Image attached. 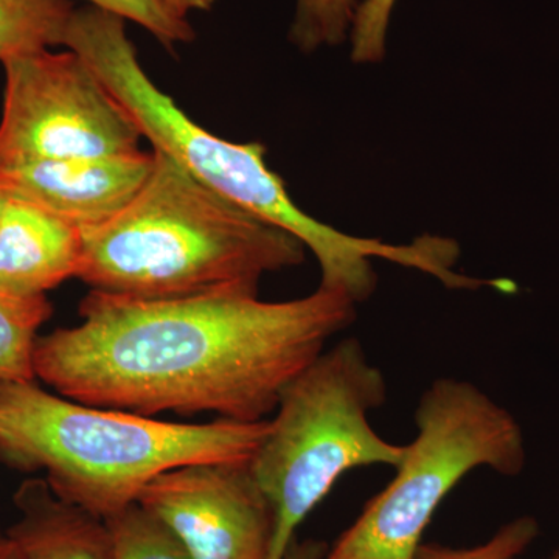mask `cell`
Masks as SVG:
<instances>
[{
	"label": "cell",
	"mask_w": 559,
	"mask_h": 559,
	"mask_svg": "<svg viewBox=\"0 0 559 559\" xmlns=\"http://www.w3.org/2000/svg\"><path fill=\"white\" fill-rule=\"evenodd\" d=\"M355 316L347 294L320 286L288 301L138 300L91 290L79 325L38 337L33 370L58 395L87 406L255 423L274 414L286 385Z\"/></svg>",
	"instance_id": "cell-1"
},
{
	"label": "cell",
	"mask_w": 559,
	"mask_h": 559,
	"mask_svg": "<svg viewBox=\"0 0 559 559\" xmlns=\"http://www.w3.org/2000/svg\"><path fill=\"white\" fill-rule=\"evenodd\" d=\"M120 212L81 229L79 277L138 300L257 296L261 278L297 266L304 242L221 197L165 151Z\"/></svg>",
	"instance_id": "cell-2"
},
{
	"label": "cell",
	"mask_w": 559,
	"mask_h": 559,
	"mask_svg": "<svg viewBox=\"0 0 559 559\" xmlns=\"http://www.w3.org/2000/svg\"><path fill=\"white\" fill-rule=\"evenodd\" d=\"M64 47L91 66L153 148L170 154L221 197L304 242L318 260L320 288L341 290L358 304L377 288L371 260H389L414 270L421 266L425 250L419 242L393 246L352 237L311 218L294 204L285 182L267 167L263 145L227 142L191 120L146 75L128 38L127 21L119 14L90 3L75 9Z\"/></svg>",
	"instance_id": "cell-3"
},
{
	"label": "cell",
	"mask_w": 559,
	"mask_h": 559,
	"mask_svg": "<svg viewBox=\"0 0 559 559\" xmlns=\"http://www.w3.org/2000/svg\"><path fill=\"white\" fill-rule=\"evenodd\" d=\"M270 419L205 425L87 406L33 381L0 382V459L44 471L55 495L106 520L154 477L193 463H250Z\"/></svg>",
	"instance_id": "cell-4"
},
{
	"label": "cell",
	"mask_w": 559,
	"mask_h": 559,
	"mask_svg": "<svg viewBox=\"0 0 559 559\" xmlns=\"http://www.w3.org/2000/svg\"><path fill=\"white\" fill-rule=\"evenodd\" d=\"M385 400L384 374L356 340L323 352L283 390L249 463L274 516L267 559H285L297 528L342 474L400 465L406 447L381 439L369 421Z\"/></svg>",
	"instance_id": "cell-5"
},
{
	"label": "cell",
	"mask_w": 559,
	"mask_h": 559,
	"mask_svg": "<svg viewBox=\"0 0 559 559\" xmlns=\"http://www.w3.org/2000/svg\"><path fill=\"white\" fill-rule=\"evenodd\" d=\"M417 439L395 479L367 503L323 559H415L441 500L477 468L518 476L525 466L520 423L471 382L441 378L426 389Z\"/></svg>",
	"instance_id": "cell-6"
},
{
	"label": "cell",
	"mask_w": 559,
	"mask_h": 559,
	"mask_svg": "<svg viewBox=\"0 0 559 559\" xmlns=\"http://www.w3.org/2000/svg\"><path fill=\"white\" fill-rule=\"evenodd\" d=\"M2 64L0 167L142 151L138 123L75 51L33 50Z\"/></svg>",
	"instance_id": "cell-7"
},
{
	"label": "cell",
	"mask_w": 559,
	"mask_h": 559,
	"mask_svg": "<svg viewBox=\"0 0 559 559\" xmlns=\"http://www.w3.org/2000/svg\"><path fill=\"white\" fill-rule=\"evenodd\" d=\"M138 502L164 522L191 559H267L274 516L249 463L165 471Z\"/></svg>",
	"instance_id": "cell-8"
},
{
	"label": "cell",
	"mask_w": 559,
	"mask_h": 559,
	"mask_svg": "<svg viewBox=\"0 0 559 559\" xmlns=\"http://www.w3.org/2000/svg\"><path fill=\"white\" fill-rule=\"evenodd\" d=\"M153 165V150L128 156L3 165L0 193L31 201L87 229L120 212L148 178Z\"/></svg>",
	"instance_id": "cell-9"
},
{
	"label": "cell",
	"mask_w": 559,
	"mask_h": 559,
	"mask_svg": "<svg viewBox=\"0 0 559 559\" xmlns=\"http://www.w3.org/2000/svg\"><path fill=\"white\" fill-rule=\"evenodd\" d=\"M5 198L0 216V293L46 296L76 277L83 257L80 227L31 201Z\"/></svg>",
	"instance_id": "cell-10"
},
{
	"label": "cell",
	"mask_w": 559,
	"mask_h": 559,
	"mask_svg": "<svg viewBox=\"0 0 559 559\" xmlns=\"http://www.w3.org/2000/svg\"><path fill=\"white\" fill-rule=\"evenodd\" d=\"M7 530L16 559H114L105 520L61 499L46 479L22 481Z\"/></svg>",
	"instance_id": "cell-11"
},
{
	"label": "cell",
	"mask_w": 559,
	"mask_h": 559,
	"mask_svg": "<svg viewBox=\"0 0 559 559\" xmlns=\"http://www.w3.org/2000/svg\"><path fill=\"white\" fill-rule=\"evenodd\" d=\"M73 11L70 0H0V61L64 46Z\"/></svg>",
	"instance_id": "cell-12"
},
{
	"label": "cell",
	"mask_w": 559,
	"mask_h": 559,
	"mask_svg": "<svg viewBox=\"0 0 559 559\" xmlns=\"http://www.w3.org/2000/svg\"><path fill=\"white\" fill-rule=\"evenodd\" d=\"M51 316L46 296L16 297L0 293V382L33 381V353L38 330Z\"/></svg>",
	"instance_id": "cell-13"
},
{
	"label": "cell",
	"mask_w": 559,
	"mask_h": 559,
	"mask_svg": "<svg viewBox=\"0 0 559 559\" xmlns=\"http://www.w3.org/2000/svg\"><path fill=\"white\" fill-rule=\"evenodd\" d=\"M105 522L112 539L114 559H191L170 528L139 502Z\"/></svg>",
	"instance_id": "cell-14"
},
{
	"label": "cell",
	"mask_w": 559,
	"mask_h": 559,
	"mask_svg": "<svg viewBox=\"0 0 559 559\" xmlns=\"http://www.w3.org/2000/svg\"><path fill=\"white\" fill-rule=\"evenodd\" d=\"M358 0H296L289 40L304 53L341 46L348 38Z\"/></svg>",
	"instance_id": "cell-15"
},
{
	"label": "cell",
	"mask_w": 559,
	"mask_h": 559,
	"mask_svg": "<svg viewBox=\"0 0 559 559\" xmlns=\"http://www.w3.org/2000/svg\"><path fill=\"white\" fill-rule=\"evenodd\" d=\"M90 5L119 14L148 31L162 46L191 43L197 36L187 17L179 16L165 0H87Z\"/></svg>",
	"instance_id": "cell-16"
},
{
	"label": "cell",
	"mask_w": 559,
	"mask_h": 559,
	"mask_svg": "<svg viewBox=\"0 0 559 559\" xmlns=\"http://www.w3.org/2000/svg\"><path fill=\"white\" fill-rule=\"evenodd\" d=\"M538 522L520 518L503 525L487 543L468 549L421 544L415 559H518L538 536Z\"/></svg>",
	"instance_id": "cell-17"
},
{
	"label": "cell",
	"mask_w": 559,
	"mask_h": 559,
	"mask_svg": "<svg viewBox=\"0 0 559 559\" xmlns=\"http://www.w3.org/2000/svg\"><path fill=\"white\" fill-rule=\"evenodd\" d=\"M399 0H362L356 11L349 40L352 60L367 64L385 57L390 16Z\"/></svg>",
	"instance_id": "cell-18"
},
{
	"label": "cell",
	"mask_w": 559,
	"mask_h": 559,
	"mask_svg": "<svg viewBox=\"0 0 559 559\" xmlns=\"http://www.w3.org/2000/svg\"><path fill=\"white\" fill-rule=\"evenodd\" d=\"M326 550H329V547L320 540L307 539L304 543L294 540L285 559H323Z\"/></svg>",
	"instance_id": "cell-19"
},
{
	"label": "cell",
	"mask_w": 559,
	"mask_h": 559,
	"mask_svg": "<svg viewBox=\"0 0 559 559\" xmlns=\"http://www.w3.org/2000/svg\"><path fill=\"white\" fill-rule=\"evenodd\" d=\"M170 9L179 16L189 20L191 11H210L215 5L216 0H165Z\"/></svg>",
	"instance_id": "cell-20"
},
{
	"label": "cell",
	"mask_w": 559,
	"mask_h": 559,
	"mask_svg": "<svg viewBox=\"0 0 559 559\" xmlns=\"http://www.w3.org/2000/svg\"><path fill=\"white\" fill-rule=\"evenodd\" d=\"M0 559H16V554H14L9 536L2 532H0Z\"/></svg>",
	"instance_id": "cell-21"
},
{
	"label": "cell",
	"mask_w": 559,
	"mask_h": 559,
	"mask_svg": "<svg viewBox=\"0 0 559 559\" xmlns=\"http://www.w3.org/2000/svg\"><path fill=\"white\" fill-rule=\"evenodd\" d=\"M5 200H7V198L3 197L2 193H0V216H2V210H3V204H5Z\"/></svg>",
	"instance_id": "cell-22"
},
{
	"label": "cell",
	"mask_w": 559,
	"mask_h": 559,
	"mask_svg": "<svg viewBox=\"0 0 559 559\" xmlns=\"http://www.w3.org/2000/svg\"><path fill=\"white\" fill-rule=\"evenodd\" d=\"M550 559H559V551H557V554H555Z\"/></svg>",
	"instance_id": "cell-23"
}]
</instances>
